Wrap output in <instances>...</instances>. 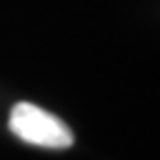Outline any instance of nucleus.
<instances>
[{
    "label": "nucleus",
    "mask_w": 160,
    "mask_h": 160,
    "mask_svg": "<svg viewBox=\"0 0 160 160\" xmlns=\"http://www.w3.org/2000/svg\"><path fill=\"white\" fill-rule=\"evenodd\" d=\"M10 130L38 148H50V150H65L72 145V132L70 128L55 118L52 112L32 105V102H18L10 110Z\"/></svg>",
    "instance_id": "nucleus-1"
}]
</instances>
